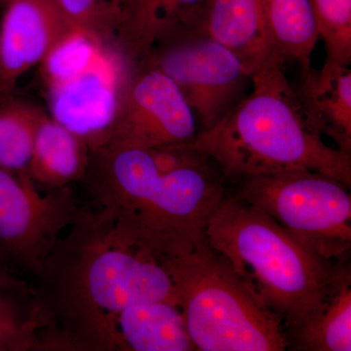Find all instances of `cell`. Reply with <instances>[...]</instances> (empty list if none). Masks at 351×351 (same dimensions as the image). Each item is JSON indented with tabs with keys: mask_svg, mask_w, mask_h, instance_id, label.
I'll use <instances>...</instances> for the list:
<instances>
[{
	"mask_svg": "<svg viewBox=\"0 0 351 351\" xmlns=\"http://www.w3.org/2000/svg\"><path fill=\"white\" fill-rule=\"evenodd\" d=\"M193 144L90 151L84 182L99 206L120 239L158 262L206 247L208 223L228 193Z\"/></svg>",
	"mask_w": 351,
	"mask_h": 351,
	"instance_id": "7a4b0ae2",
	"label": "cell"
},
{
	"mask_svg": "<svg viewBox=\"0 0 351 351\" xmlns=\"http://www.w3.org/2000/svg\"><path fill=\"white\" fill-rule=\"evenodd\" d=\"M66 19L105 43H112L123 0H56Z\"/></svg>",
	"mask_w": 351,
	"mask_h": 351,
	"instance_id": "603a6c76",
	"label": "cell"
},
{
	"mask_svg": "<svg viewBox=\"0 0 351 351\" xmlns=\"http://www.w3.org/2000/svg\"><path fill=\"white\" fill-rule=\"evenodd\" d=\"M298 100L314 128L337 149L351 156L350 66L327 59L320 69H301L294 86Z\"/></svg>",
	"mask_w": 351,
	"mask_h": 351,
	"instance_id": "4fadbf2b",
	"label": "cell"
},
{
	"mask_svg": "<svg viewBox=\"0 0 351 351\" xmlns=\"http://www.w3.org/2000/svg\"><path fill=\"white\" fill-rule=\"evenodd\" d=\"M137 63L114 43L80 75L49 88L51 119L86 142L90 151L101 149L117 119Z\"/></svg>",
	"mask_w": 351,
	"mask_h": 351,
	"instance_id": "30bf717a",
	"label": "cell"
},
{
	"mask_svg": "<svg viewBox=\"0 0 351 351\" xmlns=\"http://www.w3.org/2000/svg\"><path fill=\"white\" fill-rule=\"evenodd\" d=\"M206 1L123 0L113 43L138 63L159 41L199 25Z\"/></svg>",
	"mask_w": 351,
	"mask_h": 351,
	"instance_id": "5bb4252c",
	"label": "cell"
},
{
	"mask_svg": "<svg viewBox=\"0 0 351 351\" xmlns=\"http://www.w3.org/2000/svg\"><path fill=\"white\" fill-rule=\"evenodd\" d=\"M209 246L289 332L319 313L339 263L321 257L267 214L226 193L212 215Z\"/></svg>",
	"mask_w": 351,
	"mask_h": 351,
	"instance_id": "277c9868",
	"label": "cell"
},
{
	"mask_svg": "<svg viewBox=\"0 0 351 351\" xmlns=\"http://www.w3.org/2000/svg\"><path fill=\"white\" fill-rule=\"evenodd\" d=\"M197 135L195 114L176 83L162 71L140 61L101 149H147L193 144Z\"/></svg>",
	"mask_w": 351,
	"mask_h": 351,
	"instance_id": "9c48e42d",
	"label": "cell"
},
{
	"mask_svg": "<svg viewBox=\"0 0 351 351\" xmlns=\"http://www.w3.org/2000/svg\"><path fill=\"white\" fill-rule=\"evenodd\" d=\"M90 149L83 138L45 115L34 143L27 172L44 189L66 188L84 181Z\"/></svg>",
	"mask_w": 351,
	"mask_h": 351,
	"instance_id": "2e32d148",
	"label": "cell"
},
{
	"mask_svg": "<svg viewBox=\"0 0 351 351\" xmlns=\"http://www.w3.org/2000/svg\"><path fill=\"white\" fill-rule=\"evenodd\" d=\"M45 115L13 96L0 101V168L14 173L27 169Z\"/></svg>",
	"mask_w": 351,
	"mask_h": 351,
	"instance_id": "ffe728a7",
	"label": "cell"
},
{
	"mask_svg": "<svg viewBox=\"0 0 351 351\" xmlns=\"http://www.w3.org/2000/svg\"><path fill=\"white\" fill-rule=\"evenodd\" d=\"M80 208L69 186L41 193L27 170L0 168V263L36 276Z\"/></svg>",
	"mask_w": 351,
	"mask_h": 351,
	"instance_id": "ba28073f",
	"label": "cell"
},
{
	"mask_svg": "<svg viewBox=\"0 0 351 351\" xmlns=\"http://www.w3.org/2000/svg\"><path fill=\"white\" fill-rule=\"evenodd\" d=\"M4 271H10V269H9L8 267H6V265H4L3 263H0V272Z\"/></svg>",
	"mask_w": 351,
	"mask_h": 351,
	"instance_id": "cb8c5ba5",
	"label": "cell"
},
{
	"mask_svg": "<svg viewBox=\"0 0 351 351\" xmlns=\"http://www.w3.org/2000/svg\"><path fill=\"white\" fill-rule=\"evenodd\" d=\"M73 25L56 0H11L0 27V101Z\"/></svg>",
	"mask_w": 351,
	"mask_h": 351,
	"instance_id": "8fae6325",
	"label": "cell"
},
{
	"mask_svg": "<svg viewBox=\"0 0 351 351\" xmlns=\"http://www.w3.org/2000/svg\"><path fill=\"white\" fill-rule=\"evenodd\" d=\"M174 285L196 350L283 351V322L256 297L225 257L207 245L159 261Z\"/></svg>",
	"mask_w": 351,
	"mask_h": 351,
	"instance_id": "5b68a950",
	"label": "cell"
},
{
	"mask_svg": "<svg viewBox=\"0 0 351 351\" xmlns=\"http://www.w3.org/2000/svg\"><path fill=\"white\" fill-rule=\"evenodd\" d=\"M117 351H195L184 313L166 301L124 308L117 321Z\"/></svg>",
	"mask_w": 351,
	"mask_h": 351,
	"instance_id": "9a60e30c",
	"label": "cell"
},
{
	"mask_svg": "<svg viewBox=\"0 0 351 351\" xmlns=\"http://www.w3.org/2000/svg\"><path fill=\"white\" fill-rule=\"evenodd\" d=\"M107 43L73 27L58 41L40 63L41 75L47 89L85 71Z\"/></svg>",
	"mask_w": 351,
	"mask_h": 351,
	"instance_id": "44dd1931",
	"label": "cell"
},
{
	"mask_svg": "<svg viewBox=\"0 0 351 351\" xmlns=\"http://www.w3.org/2000/svg\"><path fill=\"white\" fill-rule=\"evenodd\" d=\"M265 18L281 63L297 62L301 69L311 64L320 38L311 0H262Z\"/></svg>",
	"mask_w": 351,
	"mask_h": 351,
	"instance_id": "ac0fdd59",
	"label": "cell"
},
{
	"mask_svg": "<svg viewBox=\"0 0 351 351\" xmlns=\"http://www.w3.org/2000/svg\"><path fill=\"white\" fill-rule=\"evenodd\" d=\"M235 195L274 219L295 239L332 262L351 250L350 189L322 173L281 171L235 184Z\"/></svg>",
	"mask_w": 351,
	"mask_h": 351,
	"instance_id": "8992f818",
	"label": "cell"
},
{
	"mask_svg": "<svg viewBox=\"0 0 351 351\" xmlns=\"http://www.w3.org/2000/svg\"><path fill=\"white\" fill-rule=\"evenodd\" d=\"M34 277L40 351H117V321L124 308L179 304L161 263L120 239L101 207L80 208Z\"/></svg>",
	"mask_w": 351,
	"mask_h": 351,
	"instance_id": "6da1fadb",
	"label": "cell"
},
{
	"mask_svg": "<svg viewBox=\"0 0 351 351\" xmlns=\"http://www.w3.org/2000/svg\"><path fill=\"white\" fill-rule=\"evenodd\" d=\"M327 59L350 66L351 0H311Z\"/></svg>",
	"mask_w": 351,
	"mask_h": 351,
	"instance_id": "7402d4cb",
	"label": "cell"
},
{
	"mask_svg": "<svg viewBox=\"0 0 351 351\" xmlns=\"http://www.w3.org/2000/svg\"><path fill=\"white\" fill-rule=\"evenodd\" d=\"M198 25L251 76L276 55L262 0H207Z\"/></svg>",
	"mask_w": 351,
	"mask_h": 351,
	"instance_id": "7c38bea8",
	"label": "cell"
},
{
	"mask_svg": "<svg viewBox=\"0 0 351 351\" xmlns=\"http://www.w3.org/2000/svg\"><path fill=\"white\" fill-rule=\"evenodd\" d=\"M274 55L252 75V90L195 147L233 186L271 173L307 169L351 189V156L330 147L307 119L294 86Z\"/></svg>",
	"mask_w": 351,
	"mask_h": 351,
	"instance_id": "3957f363",
	"label": "cell"
},
{
	"mask_svg": "<svg viewBox=\"0 0 351 351\" xmlns=\"http://www.w3.org/2000/svg\"><path fill=\"white\" fill-rule=\"evenodd\" d=\"M40 329L34 287L0 272V351H40Z\"/></svg>",
	"mask_w": 351,
	"mask_h": 351,
	"instance_id": "d6986e66",
	"label": "cell"
},
{
	"mask_svg": "<svg viewBox=\"0 0 351 351\" xmlns=\"http://www.w3.org/2000/svg\"><path fill=\"white\" fill-rule=\"evenodd\" d=\"M11 0H0V4H4V5H7V4L9 3V2H10Z\"/></svg>",
	"mask_w": 351,
	"mask_h": 351,
	"instance_id": "d4e9b609",
	"label": "cell"
},
{
	"mask_svg": "<svg viewBox=\"0 0 351 351\" xmlns=\"http://www.w3.org/2000/svg\"><path fill=\"white\" fill-rule=\"evenodd\" d=\"M141 61L176 83L195 114L198 134L223 119L252 82L239 60L199 25L159 41Z\"/></svg>",
	"mask_w": 351,
	"mask_h": 351,
	"instance_id": "52a82bcc",
	"label": "cell"
},
{
	"mask_svg": "<svg viewBox=\"0 0 351 351\" xmlns=\"http://www.w3.org/2000/svg\"><path fill=\"white\" fill-rule=\"evenodd\" d=\"M287 350H351V269L339 263L326 302L319 313L286 336Z\"/></svg>",
	"mask_w": 351,
	"mask_h": 351,
	"instance_id": "e0dca14e",
	"label": "cell"
}]
</instances>
